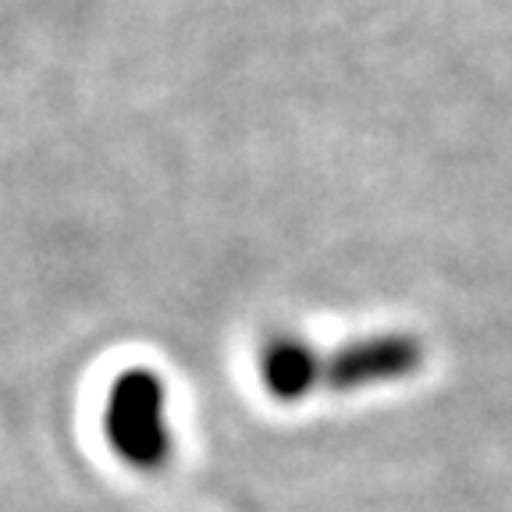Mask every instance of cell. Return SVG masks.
I'll use <instances>...</instances> for the list:
<instances>
[{
    "instance_id": "6da1fadb",
    "label": "cell",
    "mask_w": 512,
    "mask_h": 512,
    "mask_svg": "<svg viewBox=\"0 0 512 512\" xmlns=\"http://www.w3.org/2000/svg\"><path fill=\"white\" fill-rule=\"evenodd\" d=\"M104 438L125 466L157 473L175 456V434L168 427V384L150 367H128L107 388Z\"/></svg>"
},
{
    "instance_id": "3957f363",
    "label": "cell",
    "mask_w": 512,
    "mask_h": 512,
    "mask_svg": "<svg viewBox=\"0 0 512 512\" xmlns=\"http://www.w3.org/2000/svg\"><path fill=\"white\" fill-rule=\"evenodd\" d=\"M260 384L274 402L296 406L324 392V352L303 335H278L260 352Z\"/></svg>"
},
{
    "instance_id": "7a4b0ae2",
    "label": "cell",
    "mask_w": 512,
    "mask_h": 512,
    "mask_svg": "<svg viewBox=\"0 0 512 512\" xmlns=\"http://www.w3.org/2000/svg\"><path fill=\"white\" fill-rule=\"evenodd\" d=\"M427 345L409 331H377L324 352V392H367L413 377L424 367Z\"/></svg>"
}]
</instances>
